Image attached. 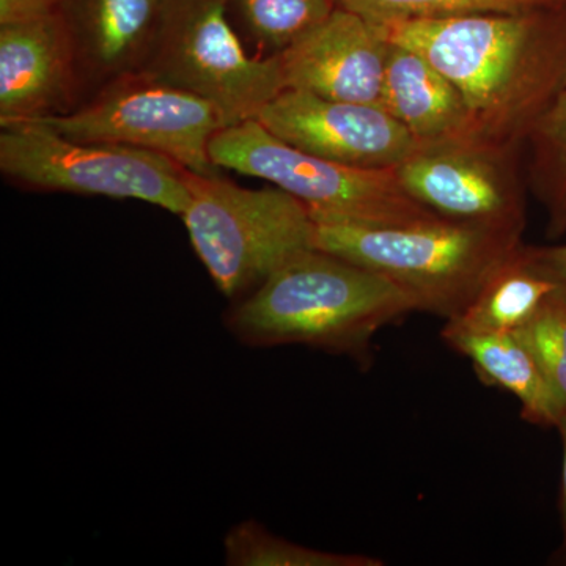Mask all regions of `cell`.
I'll return each instance as SVG.
<instances>
[{
	"instance_id": "4",
	"label": "cell",
	"mask_w": 566,
	"mask_h": 566,
	"mask_svg": "<svg viewBox=\"0 0 566 566\" xmlns=\"http://www.w3.org/2000/svg\"><path fill=\"white\" fill-rule=\"evenodd\" d=\"M180 218L200 262L230 301L248 296L296 253L314 249V219L292 193L248 189L186 170Z\"/></svg>"
},
{
	"instance_id": "7",
	"label": "cell",
	"mask_w": 566,
	"mask_h": 566,
	"mask_svg": "<svg viewBox=\"0 0 566 566\" xmlns=\"http://www.w3.org/2000/svg\"><path fill=\"white\" fill-rule=\"evenodd\" d=\"M0 128V170L24 188L140 200L178 216L188 207V169L159 153L70 139L35 122Z\"/></svg>"
},
{
	"instance_id": "22",
	"label": "cell",
	"mask_w": 566,
	"mask_h": 566,
	"mask_svg": "<svg viewBox=\"0 0 566 566\" xmlns=\"http://www.w3.org/2000/svg\"><path fill=\"white\" fill-rule=\"evenodd\" d=\"M63 0H0V25L43 20L61 13Z\"/></svg>"
},
{
	"instance_id": "11",
	"label": "cell",
	"mask_w": 566,
	"mask_h": 566,
	"mask_svg": "<svg viewBox=\"0 0 566 566\" xmlns=\"http://www.w3.org/2000/svg\"><path fill=\"white\" fill-rule=\"evenodd\" d=\"M389 48L370 21L337 7L322 24L279 52L285 91L381 106Z\"/></svg>"
},
{
	"instance_id": "18",
	"label": "cell",
	"mask_w": 566,
	"mask_h": 566,
	"mask_svg": "<svg viewBox=\"0 0 566 566\" xmlns=\"http://www.w3.org/2000/svg\"><path fill=\"white\" fill-rule=\"evenodd\" d=\"M230 566H382L381 558L364 554L331 553L290 542L268 531L259 521L237 524L223 538Z\"/></svg>"
},
{
	"instance_id": "5",
	"label": "cell",
	"mask_w": 566,
	"mask_h": 566,
	"mask_svg": "<svg viewBox=\"0 0 566 566\" xmlns=\"http://www.w3.org/2000/svg\"><path fill=\"white\" fill-rule=\"evenodd\" d=\"M208 153L216 167L262 178L292 193L314 219L389 227L441 218L406 193L395 169L327 161L279 139L259 120L222 128Z\"/></svg>"
},
{
	"instance_id": "23",
	"label": "cell",
	"mask_w": 566,
	"mask_h": 566,
	"mask_svg": "<svg viewBox=\"0 0 566 566\" xmlns=\"http://www.w3.org/2000/svg\"><path fill=\"white\" fill-rule=\"evenodd\" d=\"M535 266L556 283L557 293L566 300V244L527 245Z\"/></svg>"
},
{
	"instance_id": "10",
	"label": "cell",
	"mask_w": 566,
	"mask_h": 566,
	"mask_svg": "<svg viewBox=\"0 0 566 566\" xmlns=\"http://www.w3.org/2000/svg\"><path fill=\"white\" fill-rule=\"evenodd\" d=\"M294 148L345 166L395 169L419 142L381 106L283 91L255 118Z\"/></svg>"
},
{
	"instance_id": "8",
	"label": "cell",
	"mask_w": 566,
	"mask_h": 566,
	"mask_svg": "<svg viewBox=\"0 0 566 566\" xmlns=\"http://www.w3.org/2000/svg\"><path fill=\"white\" fill-rule=\"evenodd\" d=\"M70 139L126 145L167 156L191 172L214 175L208 147L221 132L211 103L147 73H133L93 93L65 114L29 120Z\"/></svg>"
},
{
	"instance_id": "16",
	"label": "cell",
	"mask_w": 566,
	"mask_h": 566,
	"mask_svg": "<svg viewBox=\"0 0 566 566\" xmlns=\"http://www.w3.org/2000/svg\"><path fill=\"white\" fill-rule=\"evenodd\" d=\"M556 292V283L535 266L527 244L523 243L499 268L471 307L446 324L472 333L515 334L534 319Z\"/></svg>"
},
{
	"instance_id": "20",
	"label": "cell",
	"mask_w": 566,
	"mask_h": 566,
	"mask_svg": "<svg viewBox=\"0 0 566 566\" xmlns=\"http://www.w3.org/2000/svg\"><path fill=\"white\" fill-rule=\"evenodd\" d=\"M335 3L367 21L381 22L465 14L520 13L564 6L566 0H335Z\"/></svg>"
},
{
	"instance_id": "9",
	"label": "cell",
	"mask_w": 566,
	"mask_h": 566,
	"mask_svg": "<svg viewBox=\"0 0 566 566\" xmlns=\"http://www.w3.org/2000/svg\"><path fill=\"white\" fill-rule=\"evenodd\" d=\"M521 161L523 150L460 140L420 147L395 174L441 218L523 237L528 188Z\"/></svg>"
},
{
	"instance_id": "24",
	"label": "cell",
	"mask_w": 566,
	"mask_h": 566,
	"mask_svg": "<svg viewBox=\"0 0 566 566\" xmlns=\"http://www.w3.org/2000/svg\"><path fill=\"white\" fill-rule=\"evenodd\" d=\"M560 433L562 447H564V461H562V483H560V526L564 534V553L566 554V417L557 424Z\"/></svg>"
},
{
	"instance_id": "1",
	"label": "cell",
	"mask_w": 566,
	"mask_h": 566,
	"mask_svg": "<svg viewBox=\"0 0 566 566\" xmlns=\"http://www.w3.org/2000/svg\"><path fill=\"white\" fill-rule=\"evenodd\" d=\"M382 39L423 55L457 85L471 142L523 150L566 91V3L520 13L371 22Z\"/></svg>"
},
{
	"instance_id": "15",
	"label": "cell",
	"mask_w": 566,
	"mask_h": 566,
	"mask_svg": "<svg viewBox=\"0 0 566 566\" xmlns=\"http://www.w3.org/2000/svg\"><path fill=\"white\" fill-rule=\"evenodd\" d=\"M441 335L447 346L471 360L483 382L515 395L526 422L557 427L564 419L553 387L516 334L472 333L444 324Z\"/></svg>"
},
{
	"instance_id": "19",
	"label": "cell",
	"mask_w": 566,
	"mask_h": 566,
	"mask_svg": "<svg viewBox=\"0 0 566 566\" xmlns=\"http://www.w3.org/2000/svg\"><path fill=\"white\" fill-rule=\"evenodd\" d=\"M253 43L279 54L322 24L337 9L335 0H230Z\"/></svg>"
},
{
	"instance_id": "21",
	"label": "cell",
	"mask_w": 566,
	"mask_h": 566,
	"mask_svg": "<svg viewBox=\"0 0 566 566\" xmlns=\"http://www.w3.org/2000/svg\"><path fill=\"white\" fill-rule=\"evenodd\" d=\"M535 357L566 417V300L557 292L515 333Z\"/></svg>"
},
{
	"instance_id": "13",
	"label": "cell",
	"mask_w": 566,
	"mask_h": 566,
	"mask_svg": "<svg viewBox=\"0 0 566 566\" xmlns=\"http://www.w3.org/2000/svg\"><path fill=\"white\" fill-rule=\"evenodd\" d=\"M164 0H63L61 14L73 40L84 85L96 91L147 62L161 22Z\"/></svg>"
},
{
	"instance_id": "3",
	"label": "cell",
	"mask_w": 566,
	"mask_h": 566,
	"mask_svg": "<svg viewBox=\"0 0 566 566\" xmlns=\"http://www.w3.org/2000/svg\"><path fill=\"white\" fill-rule=\"evenodd\" d=\"M314 219V218H312ZM523 237L439 218L408 226L314 219L312 244L382 275L416 301L417 312L460 318Z\"/></svg>"
},
{
	"instance_id": "12",
	"label": "cell",
	"mask_w": 566,
	"mask_h": 566,
	"mask_svg": "<svg viewBox=\"0 0 566 566\" xmlns=\"http://www.w3.org/2000/svg\"><path fill=\"white\" fill-rule=\"evenodd\" d=\"M81 91L76 51L61 13L0 25V126L65 114Z\"/></svg>"
},
{
	"instance_id": "14",
	"label": "cell",
	"mask_w": 566,
	"mask_h": 566,
	"mask_svg": "<svg viewBox=\"0 0 566 566\" xmlns=\"http://www.w3.org/2000/svg\"><path fill=\"white\" fill-rule=\"evenodd\" d=\"M381 107L420 147L471 140L468 107L457 85L403 44L390 43Z\"/></svg>"
},
{
	"instance_id": "2",
	"label": "cell",
	"mask_w": 566,
	"mask_h": 566,
	"mask_svg": "<svg viewBox=\"0 0 566 566\" xmlns=\"http://www.w3.org/2000/svg\"><path fill=\"white\" fill-rule=\"evenodd\" d=\"M411 312L416 301L382 275L307 249L232 301L222 322L248 348L304 345L363 363L375 335Z\"/></svg>"
},
{
	"instance_id": "6",
	"label": "cell",
	"mask_w": 566,
	"mask_h": 566,
	"mask_svg": "<svg viewBox=\"0 0 566 566\" xmlns=\"http://www.w3.org/2000/svg\"><path fill=\"white\" fill-rule=\"evenodd\" d=\"M230 0H164L142 73L200 96L223 128L255 120L285 91L277 54L249 55L229 21Z\"/></svg>"
},
{
	"instance_id": "17",
	"label": "cell",
	"mask_w": 566,
	"mask_h": 566,
	"mask_svg": "<svg viewBox=\"0 0 566 566\" xmlns=\"http://www.w3.org/2000/svg\"><path fill=\"white\" fill-rule=\"evenodd\" d=\"M528 192L546 214V237L566 234V91L539 117L523 145Z\"/></svg>"
},
{
	"instance_id": "25",
	"label": "cell",
	"mask_w": 566,
	"mask_h": 566,
	"mask_svg": "<svg viewBox=\"0 0 566 566\" xmlns=\"http://www.w3.org/2000/svg\"><path fill=\"white\" fill-rule=\"evenodd\" d=\"M564 560H565V564H566V554H565Z\"/></svg>"
}]
</instances>
